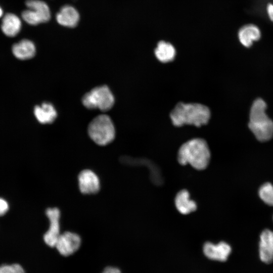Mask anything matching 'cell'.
Segmentation results:
<instances>
[{
  "label": "cell",
  "mask_w": 273,
  "mask_h": 273,
  "mask_svg": "<svg viewBox=\"0 0 273 273\" xmlns=\"http://www.w3.org/2000/svg\"><path fill=\"white\" fill-rule=\"evenodd\" d=\"M261 37L259 28L254 24H247L242 27L238 32V38L241 43L246 48L250 47L254 41Z\"/></svg>",
  "instance_id": "5bb4252c"
},
{
  "label": "cell",
  "mask_w": 273,
  "mask_h": 273,
  "mask_svg": "<svg viewBox=\"0 0 273 273\" xmlns=\"http://www.w3.org/2000/svg\"><path fill=\"white\" fill-rule=\"evenodd\" d=\"M3 11L2 9V8L0 7V17H1L3 16Z\"/></svg>",
  "instance_id": "cb8c5ba5"
},
{
  "label": "cell",
  "mask_w": 273,
  "mask_h": 273,
  "mask_svg": "<svg viewBox=\"0 0 273 273\" xmlns=\"http://www.w3.org/2000/svg\"><path fill=\"white\" fill-rule=\"evenodd\" d=\"M46 214L50 221L48 230L44 234L43 240L46 244L50 247H55L57 241L60 235V211L56 208H48Z\"/></svg>",
  "instance_id": "52a82bcc"
},
{
  "label": "cell",
  "mask_w": 273,
  "mask_h": 273,
  "mask_svg": "<svg viewBox=\"0 0 273 273\" xmlns=\"http://www.w3.org/2000/svg\"><path fill=\"white\" fill-rule=\"evenodd\" d=\"M232 251L231 246L224 242L217 244L206 242L203 246V252L208 258L220 261L227 260Z\"/></svg>",
  "instance_id": "30bf717a"
},
{
  "label": "cell",
  "mask_w": 273,
  "mask_h": 273,
  "mask_svg": "<svg viewBox=\"0 0 273 273\" xmlns=\"http://www.w3.org/2000/svg\"><path fill=\"white\" fill-rule=\"evenodd\" d=\"M259 254L260 260L265 263L273 261V232L265 230L260 236Z\"/></svg>",
  "instance_id": "7c38bea8"
},
{
  "label": "cell",
  "mask_w": 273,
  "mask_h": 273,
  "mask_svg": "<svg viewBox=\"0 0 273 273\" xmlns=\"http://www.w3.org/2000/svg\"><path fill=\"white\" fill-rule=\"evenodd\" d=\"M266 11L269 19L273 21V4H268Z\"/></svg>",
  "instance_id": "7402d4cb"
},
{
  "label": "cell",
  "mask_w": 273,
  "mask_h": 273,
  "mask_svg": "<svg viewBox=\"0 0 273 273\" xmlns=\"http://www.w3.org/2000/svg\"><path fill=\"white\" fill-rule=\"evenodd\" d=\"M22 27L20 19L15 14L8 13L3 17L1 25L3 32L7 36L14 37L20 32Z\"/></svg>",
  "instance_id": "e0dca14e"
},
{
  "label": "cell",
  "mask_w": 273,
  "mask_h": 273,
  "mask_svg": "<svg viewBox=\"0 0 273 273\" xmlns=\"http://www.w3.org/2000/svg\"><path fill=\"white\" fill-rule=\"evenodd\" d=\"M102 273H121V272L117 268L107 267L104 269Z\"/></svg>",
  "instance_id": "603a6c76"
},
{
  "label": "cell",
  "mask_w": 273,
  "mask_h": 273,
  "mask_svg": "<svg viewBox=\"0 0 273 273\" xmlns=\"http://www.w3.org/2000/svg\"><path fill=\"white\" fill-rule=\"evenodd\" d=\"M114 96L106 85L95 87L83 97V105L89 109H99L107 111L111 109L114 105Z\"/></svg>",
  "instance_id": "5b68a950"
},
{
  "label": "cell",
  "mask_w": 273,
  "mask_h": 273,
  "mask_svg": "<svg viewBox=\"0 0 273 273\" xmlns=\"http://www.w3.org/2000/svg\"><path fill=\"white\" fill-rule=\"evenodd\" d=\"M34 114L37 121L41 124L52 123L57 116L54 106L48 102L36 106L34 109Z\"/></svg>",
  "instance_id": "9a60e30c"
},
{
  "label": "cell",
  "mask_w": 273,
  "mask_h": 273,
  "mask_svg": "<svg viewBox=\"0 0 273 273\" xmlns=\"http://www.w3.org/2000/svg\"><path fill=\"white\" fill-rule=\"evenodd\" d=\"M154 53L157 59L162 63L173 61L176 55L174 47L171 43L164 41L158 42Z\"/></svg>",
  "instance_id": "ac0fdd59"
},
{
  "label": "cell",
  "mask_w": 273,
  "mask_h": 273,
  "mask_svg": "<svg viewBox=\"0 0 273 273\" xmlns=\"http://www.w3.org/2000/svg\"><path fill=\"white\" fill-rule=\"evenodd\" d=\"M25 5L28 9L22 12V17L28 24L37 25L51 19V10L46 2L41 0H27Z\"/></svg>",
  "instance_id": "8992f818"
},
{
  "label": "cell",
  "mask_w": 273,
  "mask_h": 273,
  "mask_svg": "<svg viewBox=\"0 0 273 273\" xmlns=\"http://www.w3.org/2000/svg\"><path fill=\"white\" fill-rule=\"evenodd\" d=\"M169 116L175 126L189 124L200 127L209 122L211 112L207 106L200 103L179 102L171 110Z\"/></svg>",
  "instance_id": "6da1fadb"
},
{
  "label": "cell",
  "mask_w": 273,
  "mask_h": 273,
  "mask_svg": "<svg viewBox=\"0 0 273 273\" xmlns=\"http://www.w3.org/2000/svg\"><path fill=\"white\" fill-rule=\"evenodd\" d=\"M12 51L14 56L18 59L26 60L35 56L36 48L32 41L25 39L14 44Z\"/></svg>",
  "instance_id": "4fadbf2b"
},
{
  "label": "cell",
  "mask_w": 273,
  "mask_h": 273,
  "mask_svg": "<svg viewBox=\"0 0 273 273\" xmlns=\"http://www.w3.org/2000/svg\"><path fill=\"white\" fill-rule=\"evenodd\" d=\"M174 203L177 210L182 214H188L197 209V204L190 199L189 192L185 189L179 191L175 197Z\"/></svg>",
  "instance_id": "2e32d148"
},
{
  "label": "cell",
  "mask_w": 273,
  "mask_h": 273,
  "mask_svg": "<svg viewBox=\"0 0 273 273\" xmlns=\"http://www.w3.org/2000/svg\"><path fill=\"white\" fill-rule=\"evenodd\" d=\"M260 199L266 204L273 206V186L269 183L262 185L258 191Z\"/></svg>",
  "instance_id": "d6986e66"
},
{
  "label": "cell",
  "mask_w": 273,
  "mask_h": 273,
  "mask_svg": "<svg viewBox=\"0 0 273 273\" xmlns=\"http://www.w3.org/2000/svg\"><path fill=\"white\" fill-rule=\"evenodd\" d=\"M80 191L84 194H94L99 192L100 182L97 175L92 170H82L78 177Z\"/></svg>",
  "instance_id": "9c48e42d"
},
{
  "label": "cell",
  "mask_w": 273,
  "mask_h": 273,
  "mask_svg": "<svg viewBox=\"0 0 273 273\" xmlns=\"http://www.w3.org/2000/svg\"><path fill=\"white\" fill-rule=\"evenodd\" d=\"M0 273H24V270L18 264L3 265L0 266Z\"/></svg>",
  "instance_id": "ffe728a7"
},
{
  "label": "cell",
  "mask_w": 273,
  "mask_h": 273,
  "mask_svg": "<svg viewBox=\"0 0 273 273\" xmlns=\"http://www.w3.org/2000/svg\"><path fill=\"white\" fill-rule=\"evenodd\" d=\"M88 133L95 143L100 146H105L114 139L115 129L110 117L102 114L96 117L90 122Z\"/></svg>",
  "instance_id": "277c9868"
},
{
  "label": "cell",
  "mask_w": 273,
  "mask_h": 273,
  "mask_svg": "<svg viewBox=\"0 0 273 273\" xmlns=\"http://www.w3.org/2000/svg\"><path fill=\"white\" fill-rule=\"evenodd\" d=\"M9 209V205L6 200L0 198V216L4 215Z\"/></svg>",
  "instance_id": "44dd1931"
},
{
  "label": "cell",
  "mask_w": 273,
  "mask_h": 273,
  "mask_svg": "<svg viewBox=\"0 0 273 273\" xmlns=\"http://www.w3.org/2000/svg\"><path fill=\"white\" fill-rule=\"evenodd\" d=\"M266 104L261 98L252 103L249 114L248 126L255 138L260 142H266L273 136V121L266 113Z\"/></svg>",
  "instance_id": "3957f363"
},
{
  "label": "cell",
  "mask_w": 273,
  "mask_h": 273,
  "mask_svg": "<svg viewBox=\"0 0 273 273\" xmlns=\"http://www.w3.org/2000/svg\"><path fill=\"white\" fill-rule=\"evenodd\" d=\"M57 23L65 27L74 28L80 20V15L77 10L72 6L65 5L56 15Z\"/></svg>",
  "instance_id": "8fae6325"
},
{
  "label": "cell",
  "mask_w": 273,
  "mask_h": 273,
  "mask_svg": "<svg viewBox=\"0 0 273 273\" xmlns=\"http://www.w3.org/2000/svg\"><path fill=\"white\" fill-rule=\"evenodd\" d=\"M81 244V238L77 234L66 232L60 234L55 247L63 256H67L76 252Z\"/></svg>",
  "instance_id": "ba28073f"
},
{
  "label": "cell",
  "mask_w": 273,
  "mask_h": 273,
  "mask_svg": "<svg viewBox=\"0 0 273 273\" xmlns=\"http://www.w3.org/2000/svg\"><path fill=\"white\" fill-rule=\"evenodd\" d=\"M210 157L208 145L202 138H194L187 141L181 145L177 153V160L180 164H189L199 170L208 166Z\"/></svg>",
  "instance_id": "7a4b0ae2"
}]
</instances>
